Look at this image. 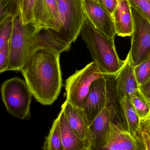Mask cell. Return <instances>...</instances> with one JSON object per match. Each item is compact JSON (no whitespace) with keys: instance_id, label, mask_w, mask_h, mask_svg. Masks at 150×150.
Returning <instances> with one entry per match:
<instances>
[{"instance_id":"6da1fadb","label":"cell","mask_w":150,"mask_h":150,"mask_svg":"<svg viewBox=\"0 0 150 150\" xmlns=\"http://www.w3.org/2000/svg\"><path fill=\"white\" fill-rule=\"evenodd\" d=\"M61 54L49 49H38L29 54L21 69L33 96L42 105H52L61 92Z\"/></svg>"},{"instance_id":"7a4b0ae2","label":"cell","mask_w":150,"mask_h":150,"mask_svg":"<svg viewBox=\"0 0 150 150\" xmlns=\"http://www.w3.org/2000/svg\"><path fill=\"white\" fill-rule=\"evenodd\" d=\"M81 35L93 61L103 74H115L120 71L125 60H121L118 57L115 39L108 38L98 31L87 17Z\"/></svg>"},{"instance_id":"3957f363","label":"cell","mask_w":150,"mask_h":150,"mask_svg":"<svg viewBox=\"0 0 150 150\" xmlns=\"http://www.w3.org/2000/svg\"><path fill=\"white\" fill-rule=\"evenodd\" d=\"M1 91L8 114L21 120L30 119L33 95L25 81L17 77L8 79L2 83Z\"/></svg>"},{"instance_id":"277c9868","label":"cell","mask_w":150,"mask_h":150,"mask_svg":"<svg viewBox=\"0 0 150 150\" xmlns=\"http://www.w3.org/2000/svg\"><path fill=\"white\" fill-rule=\"evenodd\" d=\"M61 28L57 33L63 41L71 45L81 35L86 19L83 0H57Z\"/></svg>"},{"instance_id":"5b68a950","label":"cell","mask_w":150,"mask_h":150,"mask_svg":"<svg viewBox=\"0 0 150 150\" xmlns=\"http://www.w3.org/2000/svg\"><path fill=\"white\" fill-rule=\"evenodd\" d=\"M37 31L32 23H23L20 12L13 19L10 39V59L8 71H21L30 53L32 39Z\"/></svg>"},{"instance_id":"8992f818","label":"cell","mask_w":150,"mask_h":150,"mask_svg":"<svg viewBox=\"0 0 150 150\" xmlns=\"http://www.w3.org/2000/svg\"><path fill=\"white\" fill-rule=\"evenodd\" d=\"M103 77L104 74L93 61L82 69L77 70L66 80L65 95L67 100L74 106L81 108L92 83Z\"/></svg>"},{"instance_id":"52a82bcc","label":"cell","mask_w":150,"mask_h":150,"mask_svg":"<svg viewBox=\"0 0 150 150\" xmlns=\"http://www.w3.org/2000/svg\"><path fill=\"white\" fill-rule=\"evenodd\" d=\"M130 8L133 28L129 52L132 61L136 66L150 58V22L131 6Z\"/></svg>"},{"instance_id":"ba28073f","label":"cell","mask_w":150,"mask_h":150,"mask_svg":"<svg viewBox=\"0 0 150 150\" xmlns=\"http://www.w3.org/2000/svg\"><path fill=\"white\" fill-rule=\"evenodd\" d=\"M85 13L91 24L98 31L110 39L116 35L112 14L100 2L94 0H83Z\"/></svg>"},{"instance_id":"9c48e42d","label":"cell","mask_w":150,"mask_h":150,"mask_svg":"<svg viewBox=\"0 0 150 150\" xmlns=\"http://www.w3.org/2000/svg\"><path fill=\"white\" fill-rule=\"evenodd\" d=\"M32 23L37 31L51 30L59 33L61 26L57 0H37Z\"/></svg>"},{"instance_id":"30bf717a","label":"cell","mask_w":150,"mask_h":150,"mask_svg":"<svg viewBox=\"0 0 150 150\" xmlns=\"http://www.w3.org/2000/svg\"><path fill=\"white\" fill-rule=\"evenodd\" d=\"M107 104L106 79L105 77L94 81L82 103L83 109L89 125L106 107Z\"/></svg>"},{"instance_id":"8fae6325","label":"cell","mask_w":150,"mask_h":150,"mask_svg":"<svg viewBox=\"0 0 150 150\" xmlns=\"http://www.w3.org/2000/svg\"><path fill=\"white\" fill-rule=\"evenodd\" d=\"M134 67L129 52L122 68L113 74L115 87L122 98L127 97L129 99L141 93L134 73Z\"/></svg>"},{"instance_id":"7c38bea8","label":"cell","mask_w":150,"mask_h":150,"mask_svg":"<svg viewBox=\"0 0 150 150\" xmlns=\"http://www.w3.org/2000/svg\"><path fill=\"white\" fill-rule=\"evenodd\" d=\"M97 150H140L135 138L127 131L112 123Z\"/></svg>"},{"instance_id":"4fadbf2b","label":"cell","mask_w":150,"mask_h":150,"mask_svg":"<svg viewBox=\"0 0 150 150\" xmlns=\"http://www.w3.org/2000/svg\"><path fill=\"white\" fill-rule=\"evenodd\" d=\"M61 109L71 128L81 139L87 143L91 150L89 124L83 109L74 106L67 100L62 104Z\"/></svg>"},{"instance_id":"5bb4252c","label":"cell","mask_w":150,"mask_h":150,"mask_svg":"<svg viewBox=\"0 0 150 150\" xmlns=\"http://www.w3.org/2000/svg\"><path fill=\"white\" fill-rule=\"evenodd\" d=\"M104 76L106 79L107 92L106 107L110 112L112 123L129 132L128 123L122 104V98L115 87L113 74H104Z\"/></svg>"},{"instance_id":"9a60e30c","label":"cell","mask_w":150,"mask_h":150,"mask_svg":"<svg viewBox=\"0 0 150 150\" xmlns=\"http://www.w3.org/2000/svg\"><path fill=\"white\" fill-rule=\"evenodd\" d=\"M71 46V45L60 39L53 30L43 29L37 31L34 35L30 49L29 54L38 49L42 48L52 50L62 53L68 51Z\"/></svg>"},{"instance_id":"2e32d148","label":"cell","mask_w":150,"mask_h":150,"mask_svg":"<svg viewBox=\"0 0 150 150\" xmlns=\"http://www.w3.org/2000/svg\"><path fill=\"white\" fill-rule=\"evenodd\" d=\"M117 1V6L112 14L116 33L122 37H131L133 21L130 6L128 0Z\"/></svg>"},{"instance_id":"e0dca14e","label":"cell","mask_w":150,"mask_h":150,"mask_svg":"<svg viewBox=\"0 0 150 150\" xmlns=\"http://www.w3.org/2000/svg\"><path fill=\"white\" fill-rule=\"evenodd\" d=\"M112 123L110 112L106 107L89 125L91 150H97L108 134Z\"/></svg>"},{"instance_id":"ac0fdd59","label":"cell","mask_w":150,"mask_h":150,"mask_svg":"<svg viewBox=\"0 0 150 150\" xmlns=\"http://www.w3.org/2000/svg\"><path fill=\"white\" fill-rule=\"evenodd\" d=\"M58 116L63 150H89L87 143L81 139L69 125L63 110Z\"/></svg>"},{"instance_id":"d6986e66","label":"cell","mask_w":150,"mask_h":150,"mask_svg":"<svg viewBox=\"0 0 150 150\" xmlns=\"http://www.w3.org/2000/svg\"><path fill=\"white\" fill-rule=\"evenodd\" d=\"M42 149L44 150H63L58 116L53 121Z\"/></svg>"},{"instance_id":"ffe728a7","label":"cell","mask_w":150,"mask_h":150,"mask_svg":"<svg viewBox=\"0 0 150 150\" xmlns=\"http://www.w3.org/2000/svg\"><path fill=\"white\" fill-rule=\"evenodd\" d=\"M122 102L128 123L129 132L134 137L135 132L139 127L140 119L129 98H122Z\"/></svg>"},{"instance_id":"44dd1931","label":"cell","mask_w":150,"mask_h":150,"mask_svg":"<svg viewBox=\"0 0 150 150\" xmlns=\"http://www.w3.org/2000/svg\"><path fill=\"white\" fill-rule=\"evenodd\" d=\"M134 137L140 150H150V122L148 118L140 119Z\"/></svg>"},{"instance_id":"7402d4cb","label":"cell","mask_w":150,"mask_h":150,"mask_svg":"<svg viewBox=\"0 0 150 150\" xmlns=\"http://www.w3.org/2000/svg\"><path fill=\"white\" fill-rule=\"evenodd\" d=\"M140 119L147 118L150 116V103L140 93L129 98Z\"/></svg>"},{"instance_id":"603a6c76","label":"cell","mask_w":150,"mask_h":150,"mask_svg":"<svg viewBox=\"0 0 150 150\" xmlns=\"http://www.w3.org/2000/svg\"><path fill=\"white\" fill-rule=\"evenodd\" d=\"M21 0H0V22L14 17L20 11Z\"/></svg>"},{"instance_id":"cb8c5ba5","label":"cell","mask_w":150,"mask_h":150,"mask_svg":"<svg viewBox=\"0 0 150 150\" xmlns=\"http://www.w3.org/2000/svg\"><path fill=\"white\" fill-rule=\"evenodd\" d=\"M37 0H21L20 13L23 24L32 23L34 9Z\"/></svg>"},{"instance_id":"d4e9b609","label":"cell","mask_w":150,"mask_h":150,"mask_svg":"<svg viewBox=\"0 0 150 150\" xmlns=\"http://www.w3.org/2000/svg\"><path fill=\"white\" fill-rule=\"evenodd\" d=\"M13 19L9 17L0 22V47L11 39Z\"/></svg>"},{"instance_id":"484cf974","label":"cell","mask_w":150,"mask_h":150,"mask_svg":"<svg viewBox=\"0 0 150 150\" xmlns=\"http://www.w3.org/2000/svg\"><path fill=\"white\" fill-rule=\"evenodd\" d=\"M134 71L139 86L145 82L150 77V58L135 66Z\"/></svg>"},{"instance_id":"4316f807","label":"cell","mask_w":150,"mask_h":150,"mask_svg":"<svg viewBox=\"0 0 150 150\" xmlns=\"http://www.w3.org/2000/svg\"><path fill=\"white\" fill-rule=\"evenodd\" d=\"M10 40L0 47V73L8 71L10 59Z\"/></svg>"},{"instance_id":"83f0119b","label":"cell","mask_w":150,"mask_h":150,"mask_svg":"<svg viewBox=\"0 0 150 150\" xmlns=\"http://www.w3.org/2000/svg\"><path fill=\"white\" fill-rule=\"evenodd\" d=\"M130 5L150 22V0H128Z\"/></svg>"},{"instance_id":"f1b7e54d","label":"cell","mask_w":150,"mask_h":150,"mask_svg":"<svg viewBox=\"0 0 150 150\" xmlns=\"http://www.w3.org/2000/svg\"><path fill=\"white\" fill-rule=\"evenodd\" d=\"M139 90L145 98L150 103V77L143 84L139 85Z\"/></svg>"},{"instance_id":"f546056e","label":"cell","mask_w":150,"mask_h":150,"mask_svg":"<svg viewBox=\"0 0 150 150\" xmlns=\"http://www.w3.org/2000/svg\"><path fill=\"white\" fill-rule=\"evenodd\" d=\"M101 3L104 7L112 14L115 9L117 4V0H100Z\"/></svg>"},{"instance_id":"4dcf8cb0","label":"cell","mask_w":150,"mask_h":150,"mask_svg":"<svg viewBox=\"0 0 150 150\" xmlns=\"http://www.w3.org/2000/svg\"><path fill=\"white\" fill-rule=\"evenodd\" d=\"M95 1H97V2H100V0H94Z\"/></svg>"},{"instance_id":"1f68e13d","label":"cell","mask_w":150,"mask_h":150,"mask_svg":"<svg viewBox=\"0 0 150 150\" xmlns=\"http://www.w3.org/2000/svg\"><path fill=\"white\" fill-rule=\"evenodd\" d=\"M148 119H149V121H150V116H149V117H148Z\"/></svg>"}]
</instances>
